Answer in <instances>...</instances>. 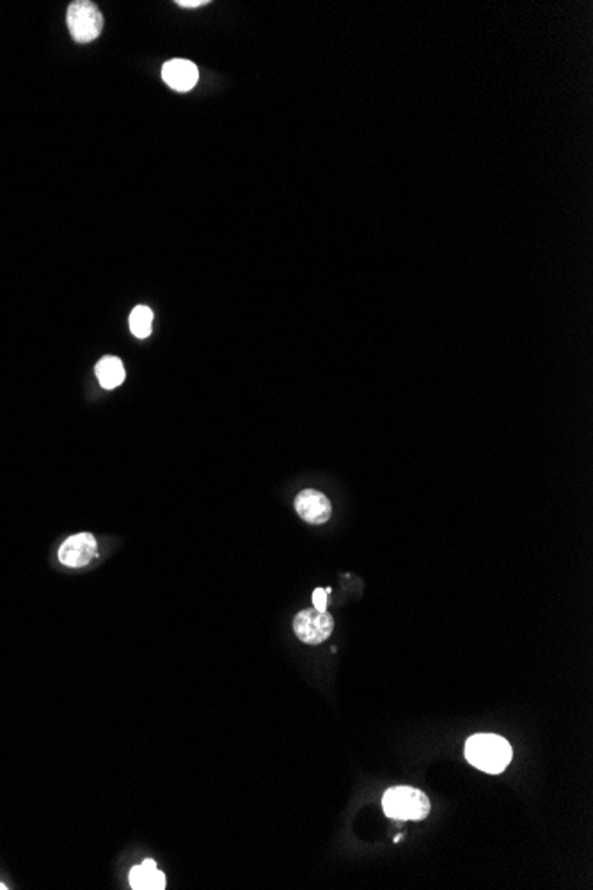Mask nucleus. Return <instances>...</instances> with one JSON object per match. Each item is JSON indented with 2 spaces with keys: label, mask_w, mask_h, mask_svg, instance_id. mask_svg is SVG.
Returning a JSON list of instances; mask_svg holds the SVG:
<instances>
[{
  "label": "nucleus",
  "mask_w": 593,
  "mask_h": 890,
  "mask_svg": "<svg viewBox=\"0 0 593 890\" xmlns=\"http://www.w3.org/2000/svg\"><path fill=\"white\" fill-rule=\"evenodd\" d=\"M512 756V745L498 734H477L466 743V759L484 774L498 775L505 772Z\"/></svg>",
  "instance_id": "f257e3e1"
},
{
  "label": "nucleus",
  "mask_w": 593,
  "mask_h": 890,
  "mask_svg": "<svg viewBox=\"0 0 593 890\" xmlns=\"http://www.w3.org/2000/svg\"><path fill=\"white\" fill-rule=\"evenodd\" d=\"M297 514L309 525H324L333 514L331 501L325 494L315 489H306L295 498Z\"/></svg>",
  "instance_id": "423d86ee"
},
{
  "label": "nucleus",
  "mask_w": 593,
  "mask_h": 890,
  "mask_svg": "<svg viewBox=\"0 0 593 890\" xmlns=\"http://www.w3.org/2000/svg\"><path fill=\"white\" fill-rule=\"evenodd\" d=\"M156 873V862L151 859H146L140 866H135L130 871V886L135 890H151L153 886V877Z\"/></svg>",
  "instance_id": "9d476101"
},
{
  "label": "nucleus",
  "mask_w": 593,
  "mask_h": 890,
  "mask_svg": "<svg viewBox=\"0 0 593 890\" xmlns=\"http://www.w3.org/2000/svg\"><path fill=\"white\" fill-rule=\"evenodd\" d=\"M5 889H7V887H5L4 884H0V890H5Z\"/></svg>",
  "instance_id": "4468645a"
},
{
  "label": "nucleus",
  "mask_w": 593,
  "mask_h": 890,
  "mask_svg": "<svg viewBox=\"0 0 593 890\" xmlns=\"http://www.w3.org/2000/svg\"><path fill=\"white\" fill-rule=\"evenodd\" d=\"M96 539L91 533H76L62 542L59 548V562L66 567H84L96 555Z\"/></svg>",
  "instance_id": "39448f33"
},
{
  "label": "nucleus",
  "mask_w": 593,
  "mask_h": 890,
  "mask_svg": "<svg viewBox=\"0 0 593 890\" xmlns=\"http://www.w3.org/2000/svg\"><path fill=\"white\" fill-rule=\"evenodd\" d=\"M153 325V311L148 306H137L130 313V331L135 338H148L151 334Z\"/></svg>",
  "instance_id": "1a4fd4ad"
},
{
  "label": "nucleus",
  "mask_w": 593,
  "mask_h": 890,
  "mask_svg": "<svg viewBox=\"0 0 593 890\" xmlns=\"http://www.w3.org/2000/svg\"><path fill=\"white\" fill-rule=\"evenodd\" d=\"M68 28L76 43H89L101 34L103 16L98 5L91 0H75L66 14Z\"/></svg>",
  "instance_id": "7ed1b4c3"
},
{
  "label": "nucleus",
  "mask_w": 593,
  "mask_h": 890,
  "mask_svg": "<svg viewBox=\"0 0 593 890\" xmlns=\"http://www.w3.org/2000/svg\"><path fill=\"white\" fill-rule=\"evenodd\" d=\"M96 377H98V382L105 389H114V388L121 386L124 377H126L121 359L114 357V356L101 357L96 365Z\"/></svg>",
  "instance_id": "6e6552de"
},
{
  "label": "nucleus",
  "mask_w": 593,
  "mask_h": 890,
  "mask_svg": "<svg viewBox=\"0 0 593 890\" xmlns=\"http://www.w3.org/2000/svg\"><path fill=\"white\" fill-rule=\"evenodd\" d=\"M162 78L171 89L185 92V91H190L197 84L199 71H197L196 64L187 60V59H172V60H167L164 64Z\"/></svg>",
  "instance_id": "0eeeda50"
},
{
  "label": "nucleus",
  "mask_w": 593,
  "mask_h": 890,
  "mask_svg": "<svg viewBox=\"0 0 593 890\" xmlns=\"http://www.w3.org/2000/svg\"><path fill=\"white\" fill-rule=\"evenodd\" d=\"M176 4L181 7H199V5L208 4V0H178Z\"/></svg>",
  "instance_id": "ddd939ff"
},
{
  "label": "nucleus",
  "mask_w": 593,
  "mask_h": 890,
  "mask_svg": "<svg viewBox=\"0 0 593 890\" xmlns=\"http://www.w3.org/2000/svg\"><path fill=\"white\" fill-rule=\"evenodd\" d=\"M329 594L331 589H317L313 592V608L318 612H325L329 606Z\"/></svg>",
  "instance_id": "9b49d317"
},
{
  "label": "nucleus",
  "mask_w": 593,
  "mask_h": 890,
  "mask_svg": "<svg viewBox=\"0 0 593 890\" xmlns=\"http://www.w3.org/2000/svg\"><path fill=\"white\" fill-rule=\"evenodd\" d=\"M334 629V619L327 612H318L315 608L297 613L293 619V631L304 644L318 645L324 644Z\"/></svg>",
  "instance_id": "20e7f679"
},
{
  "label": "nucleus",
  "mask_w": 593,
  "mask_h": 890,
  "mask_svg": "<svg viewBox=\"0 0 593 890\" xmlns=\"http://www.w3.org/2000/svg\"><path fill=\"white\" fill-rule=\"evenodd\" d=\"M164 889H165V877H164V873H160V871L156 870V873H155V877H153V886H151V890Z\"/></svg>",
  "instance_id": "f8f14e48"
},
{
  "label": "nucleus",
  "mask_w": 593,
  "mask_h": 890,
  "mask_svg": "<svg viewBox=\"0 0 593 890\" xmlns=\"http://www.w3.org/2000/svg\"><path fill=\"white\" fill-rule=\"evenodd\" d=\"M382 809L391 820L423 822L430 814V800L416 788L397 786L384 793Z\"/></svg>",
  "instance_id": "f03ea898"
}]
</instances>
